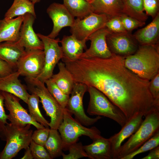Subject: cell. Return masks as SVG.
I'll use <instances>...</instances> for the list:
<instances>
[{
    "mask_svg": "<svg viewBox=\"0 0 159 159\" xmlns=\"http://www.w3.org/2000/svg\"><path fill=\"white\" fill-rule=\"evenodd\" d=\"M124 57L112 53L108 58H79L66 62L74 82L98 89L124 113L127 120L138 113L144 117L159 103L149 90L150 81L143 79L127 68Z\"/></svg>",
    "mask_w": 159,
    "mask_h": 159,
    "instance_id": "1",
    "label": "cell"
},
{
    "mask_svg": "<svg viewBox=\"0 0 159 159\" xmlns=\"http://www.w3.org/2000/svg\"><path fill=\"white\" fill-rule=\"evenodd\" d=\"M125 66L140 78L150 81L159 73V44L140 45L124 58Z\"/></svg>",
    "mask_w": 159,
    "mask_h": 159,
    "instance_id": "2",
    "label": "cell"
},
{
    "mask_svg": "<svg viewBox=\"0 0 159 159\" xmlns=\"http://www.w3.org/2000/svg\"><path fill=\"white\" fill-rule=\"evenodd\" d=\"M25 80L28 90L39 97L47 115L50 117L49 127L58 130L62 121L65 108L62 107L52 96L44 83L36 78L26 77Z\"/></svg>",
    "mask_w": 159,
    "mask_h": 159,
    "instance_id": "3",
    "label": "cell"
},
{
    "mask_svg": "<svg viewBox=\"0 0 159 159\" xmlns=\"http://www.w3.org/2000/svg\"><path fill=\"white\" fill-rule=\"evenodd\" d=\"M145 117L137 131L121 145L118 159L136 150L159 130V110L152 111Z\"/></svg>",
    "mask_w": 159,
    "mask_h": 159,
    "instance_id": "4",
    "label": "cell"
},
{
    "mask_svg": "<svg viewBox=\"0 0 159 159\" xmlns=\"http://www.w3.org/2000/svg\"><path fill=\"white\" fill-rule=\"evenodd\" d=\"M90 99L87 112L91 115L102 116L111 119L122 127L128 120L122 110L100 90L88 87Z\"/></svg>",
    "mask_w": 159,
    "mask_h": 159,
    "instance_id": "5",
    "label": "cell"
},
{
    "mask_svg": "<svg viewBox=\"0 0 159 159\" xmlns=\"http://www.w3.org/2000/svg\"><path fill=\"white\" fill-rule=\"evenodd\" d=\"M31 125L24 127L14 125L10 123L6 125L4 141L5 146L0 153V159H11L22 149L29 146L32 140Z\"/></svg>",
    "mask_w": 159,
    "mask_h": 159,
    "instance_id": "6",
    "label": "cell"
},
{
    "mask_svg": "<svg viewBox=\"0 0 159 159\" xmlns=\"http://www.w3.org/2000/svg\"><path fill=\"white\" fill-rule=\"evenodd\" d=\"M72 115L65 108L62 121L58 128L62 140L63 150H68L69 146L77 142L82 135L87 136L92 140L101 136L100 131L96 127H87Z\"/></svg>",
    "mask_w": 159,
    "mask_h": 159,
    "instance_id": "7",
    "label": "cell"
},
{
    "mask_svg": "<svg viewBox=\"0 0 159 159\" xmlns=\"http://www.w3.org/2000/svg\"><path fill=\"white\" fill-rule=\"evenodd\" d=\"M37 34L43 44L45 59L43 69L36 78L44 83L51 78L55 67L62 58V52L59 44V38L52 39L40 33Z\"/></svg>",
    "mask_w": 159,
    "mask_h": 159,
    "instance_id": "8",
    "label": "cell"
},
{
    "mask_svg": "<svg viewBox=\"0 0 159 159\" xmlns=\"http://www.w3.org/2000/svg\"><path fill=\"white\" fill-rule=\"evenodd\" d=\"M0 92L4 98V106L9 111L8 120L11 124L19 127L30 124L37 129L45 127L32 118L20 104L19 98L6 92L0 91Z\"/></svg>",
    "mask_w": 159,
    "mask_h": 159,
    "instance_id": "9",
    "label": "cell"
},
{
    "mask_svg": "<svg viewBox=\"0 0 159 159\" xmlns=\"http://www.w3.org/2000/svg\"><path fill=\"white\" fill-rule=\"evenodd\" d=\"M88 87L86 85L79 82H74L66 108L75 119L85 126L91 125L102 118L97 116L90 118L86 114L83 107V99L85 92L87 91Z\"/></svg>",
    "mask_w": 159,
    "mask_h": 159,
    "instance_id": "10",
    "label": "cell"
},
{
    "mask_svg": "<svg viewBox=\"0 0 159 159\" xmlns=\"http://www.w3.org/2000/svg\"><path fill=\"white\" fill-rule=\"evenodd\" d=\"M109 19L105 14L92 12L82 19H75L70 32L77 39L86 42L92 34L105 27Z\"/></svg>",
    "mask_w": 159,
    "mask_h": 159,
    "instance_id": "11",
    "label": "cell"
},
{
    "mask_svg": "<svg viewBox=\"0 0 159 159\" xmlns=\"http://www.w3.org/2000/svg\"><path fill=\"white\" fill-rule=\"evenodd\" d=\"M44 59L43 50L25 49L17 63V70L20 75L37 78L43 69Z\"/></svg>",
    "mask_w": 159,
    "mask_h": 159,
    "instance_id": "12",
    "label": "cell"
},
{
    "mask_svg": "<svg viewBox=\"0 0 159 159\" xmlns=\"http://www.w3.org/2000/svg\"><path fill=\"white\" fill-rule=\"evenodd\" d=\"M107 46L112 53L125 57L137 50L138 43L130 32H116L110 31L106 37Z\"/></svg>",
    "mask_w": 159,
    "mask_h": 159,
    "instance_id": "13",
    "label": "cell"
},
{
    "mask_svg": "<svg viewBox=\"0 0 159 159\" xmlns=\"http://www.w3.org/2000/svg\"><path fill=\"white\" fill-rule=\"evenodd\" d=\"M47 12L52 19L53 25L52 31L48 35L50 38L55 39L63 28L70 27L74 22V17L63 4L56 3L52 4L47 9Z\"/></svg>",
    "mask_w": 159,
    "mask_h": 159,
    "instance_id": "14",
    "label": "cell"
},
{
    "mask_svg": "<svg viewBox=\"0 0 159 159\" xmlns=\"http://www.w3.org/2000/svg\"><path fill=\"white\" fill-rule=\"evenodd\" d=\"M110 30L105 26L90 35L88 40L91 41L90 45L79 58L98 57L106 58L110 57L112 53L107 45L106 37Z\"/></svg>",
    "mask_w": 159,
    "mask_h": 159,
    "instance_id": "15",
    "label": "cell"
},
{
    "mask_svg": "<svg viewBox=\"0 0 159 159\" xmlns=\"http://www.w3.org/2000/svg\"><path fill=\"white\" fill-rule=\"evenodd\" d=\"M144 116L138 113L128 120L121 130L109 138L110 143L112 159H118V153L121 144L126 139L135 133L141 124Z\"/></svg>",
    "mask_w": 159,
    "mask_h": 159,
    "instance_id": "16",
    "label": "cell"
},
{
    "mask_svg": "<svg viewBox=\"0 0 159 159\" xmlns=\"http://www.w3.org/2000/svg\"><path fill=\"white\" fill-rule=\"evenodd\" d=\"M24 16L18 41L25 49L43 50V43L35 33L33 27L36 18L29 13L25 14Z\"/></svg>",
    "mask_w": 159,
    "mask_h": 159,
    "instance_id": "17",
    "label": "cell"
},
{
    "mask_svg": "<svg viewBox=\"0 0 159 159\" xmlns=\"http://www.w3.org/2000/svg\"><path fill=\"white\" fill-rule=\"evenodd\" d=\"M20 75L17 70L4 77H0V91L16 96L27 104L30 94L19 79Z\"/></svg>",
    "mask_w": 159,
    "mask_h": 159,
    "instance_id": "18",
    "label": "cell"
},
{
    "mask_svg": "<svg viewBox=\"0 0 159 159\" xmlns=\"http://www.w3.org/2000/svg\"><path fill=\"white\" fill-rule=\"evenodd\" d=\"M86 42L80 40L73 35L64 36L60 42L63 54V62H70L78 59L87 49Z\"/></svg>",
    "mask_w": 159,
    "mask_h": 159,
    "instance_id": "19",
    "label": "cell"
},
{
    "mask_svg": "<svg viewBox=\"0 0 159 159\" xmlns=\"http://www.w3.org/2000/svg\"><path fill=\"white\" fill-rule=\"evenodd\" d=\"M133 35L140 45L159 44V13L150 24L138 30Z\"/></svg>",
    "mask_w": 159,
    "mask_h": 159,
    "instance_id": "20",
    "label": "cell"
},
{
    "mask_svg": "<svg viewBox=\"0 0 159 159\" xmlns=\"http://www.w3.org/2000/svg\"><path fill=\"white\" fill-rule=\"evenodd\" d=\"M24 16L7 20H0V43L5 42H14L19 39Z\"/></svg>",
    "mask_w": 159,
    "mask_h": 159,
    "instance_id": "21",
    "label": "cell"
},
{
    "mask_svg": "<svg viewBox=\"0 0 159 159\" xmlns=\"http://www.w3.org/2000/svg\"><path fill=\"white\" fill-rule=\"evenodd\" d=\"M87 158L91 159H112L109 138L101 136L89 145L84 146Z\"/></svg>",
    "mask_w": 159,
    "mask_h": 159,
    "instance_id": "22",
    "label": "cell"
},
{
    "mask_svg": "<svg viewBox=\"0 0 159 159\" xmlns=\"http://www.w3.org/2000/svg\"><path fill=\"white\" fill-rule=\"evenodd\" d=\"M25 52L24 48L17 41L0 43V58L14 69Z\"/></svg>",
    "mask_w": 159,
    "mask_h": 159,
    "instance_id": "23",
    "label": "cell"
},
{
    "mask_svg": "<svg viewBox=\"0 0 159 159\" xmlns=\"http://www.w3.org/2000/svg\"><path fill=\"white\" fill-rule=\"evenodd\" d=\"M90 4L93 12L105 14L110 18L124 14L122 0H94Z\"/></svg>",
    "mask_w": 159,
    "mask_h": 159,
    "instance_id": "24",
    "label": "cell"
},
{
    "mask_svg": "<svg viewBox=\"0 0 159 159\" xmlns=\"http://www.w3.org/2000/svg\"><path fill=\"white\" fill-rule=\"evenodd\" d=\"M57 64L59 72L56 74H53L51 78L64 93L69 95L74 84L73 77L66 68L64 62H60Z\"/></svg>",
    "mask_w": 159,
    "mask_h": 159,
    "instance_id": "25",
    "label": "cell"
},
{
    "mask_svg": "<svg viewBox=\"0 0 159 159\" xmlns=\"http://www.w3.org/2000/svg\"><path fill=\"white\" fill-rule=\"evenodd\" d=\"M34 4L29 0H14L4 15V19H10L15 17L24 16L27 13L33 15L36 18Z\"/></svg>",
    "mask_w": 159,
    "mask_h": 159,
    "instance_id": "26",
    "label": "cell"
},
{
    "mask_svg": "<svg viewBox=\"0 0 159 159\" xmlns=\"http://www.w3.org/2000/svg\"><path fill=\"white\" fill-rule=\"evenodd\" d=\"M63 4L77 18L82 19L93 12L90 4L85 0H63Z\"/></svg>",
    "mask_w": 159,
    "mask_h": 159,
    "instance_id": "27",
    "label": "cell"
},
{
    "mask_svg": "<svg viewBox=\"0 0 159 159\" xmlns=\"http://www.w3.org/2000/svg\"><path fill=\"white\" fill-rule=\"evenodd\" d=\"M124 14L145 22L148 16L144 12L143 0H122Z\"/></svg>",
    "mask_w": 159,
    "mask_h": 159,
    "instance_id": "28",
    "label": "cell"
},
{
    "mask_svg": "<svg viewBox=\"0 0 159 159\" xmlns=\"http://www.w3.org/2000/svg\"><path fill=\"white\" fill-rule=\"evenodd\" d=\"M44 147L52 159L62 155L63 153V142L58 130L50 129L49 137Z\"/></svg>",
    "mask_w": 159,
    "mask_h": 159,
    "instance_id": "29",
    "label": "cell"
},
{
    "mask_svg": "<svg viewBox=\"0 0 159 159\" xmlns=\"http://www.w3.org/2000/svg\"><path fill=\"white\" fill-rule=\"evenodd\" d=\"M40 101L39 97L36 94L32 93L29 97L27 104L29 114L36 122L45 127H49V122L42 115L39 107Z\"/></svg>",
    "mask_w": 159,
    "mask_h": 159,
    "instance_id": "30",
    "label": "cell"
},
{
    "mask_svg": "<svg viewBox=\"0 0 159 159\" xmlns=\"http://www.w3.org/2000/svg\"><path fill=\"white\" fill-rule=\"evenodd\" d=\"M47 88L52 96L63 108H66L69 95L64 93L57 85L51 78L44 83Z\"/></svg>",
    "mask_w": 159,
    "mask_h": 159,
    "instance_id": "31",
    "label": "cell"
},
{
    "mask_svg": "<svg viewBox=\"0 0 159 159\" xmlns=\"http://www.w3.org/2000/svg\"><path fill=\"white\" fill-rule=\"evenodd\" d=\"M159 145V130L137 149L122 159H132L137 155L150 150Z\"/></svg>",
    "mask_w": 159,
    "mask_h": 159,
    "instance_id": "32",
    "label": "cell"
},
{
    "mask_svg": "<svg viewBox=\"0 0 159 159\" xmlns=\"http://www.w3.org/2000/svg\"><path fill=\"white\" fill-rule=\"evenodd\" d=\"M84 146L81 142L74 143L70 145L68 150L69 153L65 154L64 153L62 155L63 159H78L83 157H87Z\"/></svg>",
    "mask_w": 159,
    "mask_h": 159,
    "instance_id": "33",
    "label": "cell"
},
{
    "mask_svg": "<svg viewBox=\"0 0 159 159\" xmlns=\"http://www.w3.org/2000/svg\"><path fill=\"white\" fill-rule=\"evenodd\" d=\"M29 147L33 159H52L44 146L37 144L32 140Z\"/></svg>",
    "mask_w": 159,
    "mask_h": 159,
    "instance_id": "34",
    "label": "cell"
},
{
    "mask_svg": "<svg viewBox=\"0 0 159 159\" xmlns=\"http://www.w3.org/2000/svg\"><path fill=\"white\" fill-rule=\"evenodd\" d=\"M122 23L126 30L131 32L138 27L142 26L145 24V22H142L125 14L120 16Z\"/></svg>",
    "mask_w": 159,
    "mask_h": 159,
    "instance_id": "35",
    "label": "cell"
},
{
    "mask_svg": "<svg viewBox=\"0 0 159 159\" xmlns=\"http://www.w3.org/2000/svg\"><path fill=\"white\" fill-rule=\"evenodd\" d=\"M4 99L0 92V138L4 141L6 125L8 116L5 113L4 108Z\"/></svg>",
    "mask_w": 159,
    "mask_h": 159,
    "instance_id": "36",
    "label": "cell"
},
{
    "mask_svg": "<svg viewBox=\"0 0 159 159\" xmlns=\"http://www.w3.org/2000/svg\"><path fill=\"white\" fill-rule=\"evenodd\" d=\"M50 129L49 127L37 129L33 132L32 138L36 143L44 146L48 138Z\"/></svg>",
    "mask_w": 159,
    "mask_h": 159,
    "instance_id": "37",
    "label": "cell"
},
{
    "mask_svg": "<svg viewBox=\"0 0 159 159\" xmlns=\"http://www.w3.org/2000/svg\"><path fill=\"white\" fill-rule=\"evenodd\" d=\"M144 11L153 18L159 13V0H143Z\"/></svg>",
    "mask_w": 159,
    "mask_h": 159,
    "instance_id": "38",
    "label": "cell"
},
{
    "mask_svg": "<svg viewBox=\"0 0 159 159\" xmlns=\"http://www.w3.org/2000/svg\"><path fill=\"white\" fill-rule=\"evenodd\" d=\"M105 26L110 31L116 32H127L124 28L120 17H115L109 19Z\"/></svg>",
    "mask_w": 159,
    "mask_h": 159,
    "instance_id": "39",
    "label": "cell"
},
{
    "mask_svg": "<svg viewBox=\"0 0 159 159\" xmlns=\"http://www.w3.org/2000/svg\"><path fill=\"white\" fill-rule=\"evenodd\" d=\"M149 88L153 98L159 103V73L150 81Z\"/></svg>",
    "mask_w": 159,
    "mask_h": 159,
    "instance_id": "40",
    "label": "cell"
},
{
    "mask_svg": "<svg viewBox=\"0 0 159 159\" xmlns=\"http://www.w3.org/2000/svg\"><path fill=\"white\" fill-rule=\"evenodd\" d=\"M14 68L0 58V77H4L13 72Z\"/></svg>",
    "mask_w": 159,
    "mask_h": 159,
    "instance_id": "41",
    "label": "cell"
},
{
    "mask_svg": "<svg viewBox=\"0 0 159 159\" xmlns=\"http://www.w3.org/2000/svg\"><path fill=\"white\" fill-rule=\"evenodd\" d=\"M159 146L150 150L149 153L142 159H159Z\"/></svg>",
    "mask_w": 159,
    "mask_h": 159,
    "instance_id": "42",
    "label": "cell"
},
{
    "mask_svg": "<svg viewBox=\"0 0 159 159\" xmlns=\"http://www.w3.org/2000/svg\"><path fill=\"white\" fill-rule=\"evenodd\" d=\"M24 154L23 156L22 157L21 159H33V157L32 153L31 150L29 146L26 149Z\"/></svg>",
    "mask_w": 159,
    "mask_h": 159,
    "instance_id": "43",
    "label": "cell"
},
{
    "mask_svg": "<svg viewBox=\"0 0 159 159\" xmlns=\"http://www.w3.org/2000/svg\"><path fill=\"white\" fill-rule=\"evenodd\" d=\"M31 1L34 4L38 3L41 0H29Z\"/></svg>",
    "mask_w": 159,
    "mask_h": 159,
    "instance_id": "44",
    "label": "cell"
},
{
    "mask_svg": "<svg viewBox=\"0 0 159 159\" xmlns=\"http://www.w3.org/2000/svg\"><path fill=\"white\" fill-rule=\"evenodd\" d=\"M90 4H91L94 0H85Z\"/></svg>",
    "mask_w": 159,
    "mask_h": 159,
    "instance_id": "45",
    "label": "cell"
},
{
    "mask_svg": "<svg viewBox=\"0 0 159 159\" xmlns=\"http://www.w3.org/2000/svg\"></svg>",
    "mask_w": 159,
    "mask_h": 159,
    "instance_id": "46",
    "label": "cell"
}]
</instances>
